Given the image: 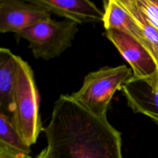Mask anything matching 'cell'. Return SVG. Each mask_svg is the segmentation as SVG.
Instances as JSON below:
<instances>
[{
	"label": "cell",
	"instance_id": "11",
	"mask_svg": "<svg viewBox=\"0 0 158 158\" xmlns=\"http://www.w3.org/2000/svg\"><path fill=\"white\" fill-rule=\"evenodd\" d=\"M122 6L127 11L140 31L139 43L149 52L154 59L158 69V30L149 24L134 0H118Z\"/></svg>",
	"mask_w": 158,
	"mask_h": 158
},
{
	"label": "cell",
	"instance_id": "16",
	"mask_svg": "<svg viewBox=\"0 0 158 158\" xmlns=\"http://www.w3.org/2000/svg\"><path fill=\"white\" fill-rule=\"evenodd\" d=\"M156 2H157V3L158 4V0H156Z\"/></svg>",
	"mask_w": 158,
	"mask_h": 158
},
{
	"label": "cell",
	"instance_id": "2",
	"mask_svg": "<svg viewBox=\"0 0 158 158\" xmlns=\"http://www.w3.org/2000/svg\"><path fill=\"white\" fill-rule=\"evenodd\" d=\"M10 117L23 140L30 147L35 144L43 131L40 116V97L32 68L22 58L12 94Z\"/></svg>",
	"mask_w": 158,
	"mask_h": 158
},
{
	"label": "cell",
	"instance_id": "15",
	"mask_svg": "<svg viewBox=\"0 0 158 158\" xmlns=\"http://www.w3.org/2000/svg\"><path fill=\"white\" fill-rule=\"evenodd\" d=\"M35 158H46V150H43L39 154V155L37 156Z\"/></svg>",
	"mask_w": 158,
	"mask_h": 158
},
{
	"label": "cell",
	"instance_id": "14",
	"mask_svg": "<svg viewBox=\"0 0 158 158\" xmlns=\"http://www.w3.org/2000/svg\"><path fill=\"white\" fill-rule=\"evenodd\" d=\"M0 158H31L29 154L12 150L5 145L0 144Z\"/></svg>",
	"mask_w": 158,
	"mask_h": 158
},
{
	"label": "cell",
	"instance_id": "9",
	"mask_svg": "<svg viewBox=\"0 0 158 158\" xmlns=\"http://www.w3.org/2000/svg\"><path fill=\"white\" fill-rule=\"evenodd\" d=\"M20 58L7 48L0 49V107L9 117L12 113V94Z\"/></svg>",
	"mask_w": 158,
	"mask_h": 158
},
{
	"label": "cell",
	"instance_id": "4",
	"mask_svg": "<svg viewBox=\"0 0 158 158\" xmlns=\"http://www.w3.org/2000/svg\"><path fill=\"white\" fill-rule=\"evenodd\" d=\"M78 25L71 20L49 19L20 31L16 35L29 42V49L35 59L49 60L59 57L72 46L79 31Z\"/></svg>",
	"mask_w": 158,
	"mask_h": 158
},
{
	"label": "cell",
	"instance_id": "6",
	"mask_svg": "<svg viewBox=\"0 0 158 158\" xmlns=\"http://www.w3.org/2000/svg\"><path fill=\"white\" fill-rule=\"evenodd\" d=\"M127 105L134 113L158 124V72L146 78L133 76L122 87Z\"/></svg>",
	"mask_w": 158,
	"mask_h": 158
},
{
	"label": "cell",
	"instance_id": "7",
	"mask_svg": "<svg viewBox=\"0 0 158 158\" xmlns=\"http://www.w3.org/2000/svg\"><path fill=\"white\" fill-rule=\"evenodd\" d=\"M105 35L129 63L134 77L146 78L158 72L153 57L135 39L114 29L106 30Z\"/></svg>",
	"mask_w": 158,
	"mask_h": 158
},
{
	"label": "cell",
	"instance_id": "5",
	"mask_svg": "<svg viewBox=\"0 0 158 158\" xmlns=\"http://www.w3.org/2000/svg\"><path fill=\"white\" fill-rule=\"evenodd\" d=\"M51 19V12L46 8L35 3L19 0L0 2V32L15 34L37 23Z\"/></svg>",
	"mask_w": 158,
	"mask_h": 158
},
{
	"label": "cell",
	"instance_id": "1",
	"mask_svg": "<svg viewBox=\"0 0 158 158\" xmlns=\"http://www.w3.org/2000/svg\"><path fill=\"white\" fill-rule=\"evenodd\" d=\"M43 131L46 158H123L120 131L107 117L91 114L70 95L56 101Z\"/></svg>",
	"mask_w": 158,
	"mask_h": 158
},
{
	"label": "cell",
	"instance_id": "3",
	"mask_svg": "<svg viewBox=\"0 0 158 158\" xmlns=\"http://www.w3.org/2000/svg\"><path fill=\"white\" fill-rule=\"evenodd\" d=\"M133 76L131 69L125 65L100 68L88 73L80 89L70 96L91 114L105 118L114 94L122 89Z\"/></svg>",
	"mask_w": 158,
	"mask_h": 158
},
{
	"label": "cell",
	"instance_id": "13",
	"mask_svg": "<svg viewBox=\"0 0 158 158\" xmlns=\"http://www.w3.org/2000/svg\"><path fill=\"white\" fill-rule=\"evenodd\" d=\"M146 21L158 30V4L156 0H134Z\"/></svg>",
	"mask_w": 158,
	"mask_h": 158
},
{
	"label": "cell",
	"instance_id": "8",
	"mask_svg": "<svg viewBox=\"0 0 158 158\" xmlns=\"http://www.w3.org/2000/svg\"><path fill=\"white\" fill-rule=\"evenodd\" d=\"M51 13L77 24L103 22V12L89 0H33Z\"/></svg>",
	"mask_w": 158,
	"mask_h": 158
},
{
	"label": "cell",
	"instance_id": "12",
	"mask_svg": "<svg viewBox=\"0 0 158 158\" xmlns=\"http://www.w3.org/2000/svg\"><path fill=\"white\" fill-rule=\"evenodd\" d=\"M0 144L19 152L29 155L30 154L31 147L20 137L12 124L11 117L2 110L0 112Z\"/></svg>",
	"mask_w": 158,
	"mask_h": 158
},
{
	"label": "cell",
	"instance_id": "10",
	"mask_svg": "<svg viewBox=\"0 0 158 158\" xmlns=\"http://www.w3.org/2000/svg\"><path fill=\"white\" fill-rule=\"evenodd\" d=\"M103 9V23L105 30L120 31L140 42V29L118 0L104 1Z\"/></svg>",
	"mask_w": 158,
	"mask_h": 158
}]
</instances>
